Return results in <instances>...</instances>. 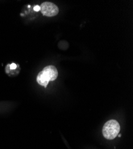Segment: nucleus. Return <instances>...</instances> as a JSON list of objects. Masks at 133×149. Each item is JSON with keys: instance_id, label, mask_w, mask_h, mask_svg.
<instances>
[{"instance_id": "nucleus-1", "label": "nucleus", "mask_w": 133, "mask_h": 149, "mask_svg": "<svg viewBox=\"0 0 133 149\" xmlns=\"http://www.w3.org/2000/svg\"><path fill=\"white\" fill-rule=\"evenodd\" d=\"M58 77V71L54 66H46L39 72L37 77V82L41 86L47 87L50 81H54Z\"/></svg>"}, {"instance_id": "nucleus-2", "label": "nucleus", "mask_w": 133, "mask_h": 149, "mask_svg": "<svg viewBox=\"0 0 133 149\" xmlns=\"http://www.w3.org/2000/svg\"><path fill=\"white\" fill-rule=\"evenodd\" d=\"M120 125L115 120H110L106 122L103 128V135L107 140L115 139L120 131Z\"/></svg>"}, {"instance_id": "nucleus-3", "label": "nucleus", "mask_w": 133, "mask_h": 149, "mask_svg": "<svg viewBox=\"0 0 133 149\" xmlns=\"http://www.w3.org/2000/svg\"><path fill=\"white\" fill-rule=\"evenodd\" d=\"M40 11L45 16L53 17L58 14V8L52 3L44 2L40 6Z\"/></svg>"}, {"instance_id": "nucleus-4", "label": "nucleus", "mask_w": 133, "mask_h": 149, "mask_svg": "<svg viewBox=\"0 0 133 149\" xmlns=\"http://www.w3.org/2000/svg\"><path fill=\"white\" fill-rule=\"evenodd\" d=\"M17 67H19V66L17 65L16 63H11V65H8L6 69V72L8 73L10 70H16L17 69Z\"/></svg>"}, {"instance_id": "nucleus-5", "label": "nucleus", "mask_w": 133, "mask_h": 149, "mask_svg": "<svg viewBox=\"0 0 133 149\" xmlns=\"http://www.w3.org/2000/svg\"><path fill=\"white\" fill-rule=\"evenodd\" d=\"M33 10L35 11H38L40 10V6H35L33 8Z\"/></svg>"}]
</instances>
